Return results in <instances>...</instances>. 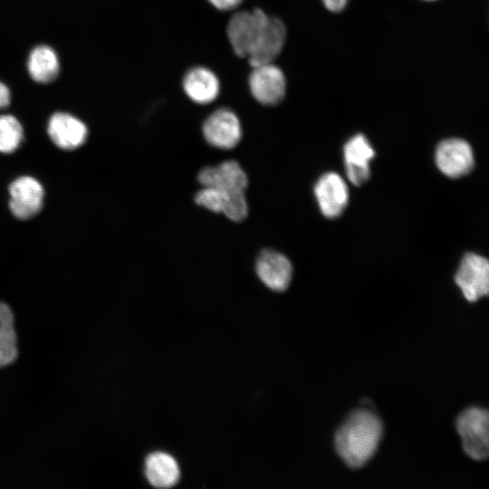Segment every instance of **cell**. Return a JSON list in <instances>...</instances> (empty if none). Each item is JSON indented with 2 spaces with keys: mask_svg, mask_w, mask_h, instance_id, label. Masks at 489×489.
<instances>
[{
  "mask_svg": "<svg viewBox=\"0 0 489 489\" xmlns=\"http://www.w3.org/2000/svg\"><path fill=\"white\" fill-rule=\"evenodd\" d=\"M197 177L203 187H213L234 194H244L248 185L246 173L235 160L206 167L199 171Z\"/></svg>",
  "mask_w": 489,
  "mask_h": 489,
  "instance_id": "cell-11",
  "label": "cell"
},
{
  "mask_svg": "<svg viewBox=\"0 0 489 489\" xmlns=\"http://www.w3.org/2000/svg\"><path fill=\"white\" fill-rule=\"evenodd\" d=\"M269 16L261 9L235 13L227 24V37L234 53L247 58Z\"/></svg>",
  "mask_w": 489,
  "mask_h": 489,
  "instance_id": "cell-3",
  "label": "cell"
},
{
  "mask_svg": "<svg viewBox=\"0 0 489 489\" xmlns=\"http://www.w3.org/2000/svg\"><path fill=\"white\" fill-rule=\"evenodd\" d=\"M186 95L195 103L206 105L219 95L220 82L213 71L197 66L189 69L182 82Z\"/></svg>",
  "mask_w": 489,
  "mask_h": 489,
  "instance_id": "cell-16",
  "label": "cell"
},
{
  "mask_svg": "<svg viewBox=\"0 0 489 489\" xmlns=\"http://www.w3.org/2000/svg\"><path fill=\"white\" fill-rule=\"evenodd\" d=\"M436 163L446 176L455 178L468 174L474 168V153L469 143L460 139L441 141L436 150Z\"/></svg>",
  "mask_w": 489,
  "mask_h": 489,
  "instance_id": "cell-7",
  "label": "cell"
},
{
  "mask_svg": "<svg viewBox=\"0 0 489 489\" xmlns=\"http://www.w3.org/2000/svg\"><path fill=\"white\" fill-rule=\"evenodd\" d=\"M324 6L331 12H340L342 11L349 0H321Z\"/></svg>",
  "mask_w": 489,
  "mask_h": 489,
  "instance_id": "cell-22",
  "label": "cell"
},
{
  "mask_svg": "<svg viewBox=\"0 0 489 489\" xmlns=\"http://www.w3.org/2000/svg\"><path fill=\"white\" fill-rule=\"evenodd\" d=\"M375 152L366 137L357 134L344 146V160L349 179L356 186L369 177V162Z\"/></svg>",
  "mask_w": 489,
  "mask_h": 489,
  "instance_id": "cell-15",
  "label": "cell"
},
{
  "mask_svg": "<svg viewBox=\"0 0 489 489\" xmlns=\"http://www.w3.org/2000/svg\"><path fill=\"white\" fill-rule=\"evenodd\" d=\"M456 428L462 437L463 448L475 460H484L489 452V417L487 410L471 408L456 420Z\"/></svg>",
  "mask_w": 489,
  "mask_h": 489,
  "instance_id": "cell-2",
  "label": "cell"
},
{
  "mask_svg": "<svg viewBox=\"0 0 489 489\" xmlns=\"http://www.w3.org/2000/svg\"><path fill=\"white\" fill-rule=\"evenodd\" d=\"M382 435L380 419L368 409L353 412L336 433V449L351 468L364 465L374 455Z\"/></svg>",
  "mask_w": 489,
  "mask_h": 489,
  "instance_id": "cell-1",
  "label": "cell"
},
{
  "mask_svg": "<svg viewBox=\"0 0 489 489\" xmlns=\"http://www.w3.org/2000/svg\"><path fill=\"white\" fill-rule=\"evenodd\" d=\"M286 34L284 24L279 18L269 16L247 56L252 67L273 62L283 49Z\"/></svg>",
  "mask_w": 489,
  "mask_h": 489,
  "instance_id": "cell-10",
  "label": "cell"
},
{
  "mask_svg": "<svg viewBox=\"0 0 489 489\" xmlns=\"http://www.w3.org/2000/svg\"><path fill=\"white\" fill-rule=\"evenodd\" d=\"M11 101V91L8 86L0 81V110L6 108Z\"/></svg>",
  "mask_w": 489,
  "mask_h": 489,
  "instance_id": "cell-23",
  "label": "cell"
},
{
  "mask_svg": "<svg viewBox=\"0 0 489 489\" xmlns=\"http://www.w3.org/2000/svg\"><path fill=\"white\" fill-rule=\"evenodd\" d=\"M314 193L321 213L328 218L339 216L349 199L345 181L334 172L326 173L319 178Z\"/></svg>",
  "mask_w": 489,
  "mask_h": 489,
  "instance_id": "cell-12",
  "label": "cell"
},
{
  "mask_svg": "<svg viewBox=\"0 0 489 489\" xmlns=\"http://www.w3.org/2000/svg\"><path fill=\"white\" fill-rule=\"evenodd\" d=\"M425 1H435V0H425Z\"/></svg>",
  "mask_w": 489,
  "mask_h": 489,
  "instance_id": "cell-24",
  "label": "cell"
},
{
  "mask_svg": "<svg viewBox=\"0 0 489 489\" xmlns=\"http://www.w3.org/2000/svg\"><path fill=\"white\" fill-rule=\"evenodd\" d=\"M26 68L29 76L35 82L51 83L56 80L61 71L58 53L47 44L36 45L29 53Z\"/></svg>",
  "mask_w": 489,
  "mask_h": 489,
  "instance_id": "cell-17",
  "label": "cell"
},
{
  "mask_svg": "<svg viewBox=\"0 0 489 489\" xmlns=\"http://www.w3.org/2000/svg\"><path fill=\"white\" fill-rule=\"evenodd\" d=\"M24 129L20 121L9 114L0 115V152L12 153L20 146Z\"/></svg>",
  "mask_w": 489,
  "mask_h": 489,
  "instance_id": "cell-20",
  "label": "cell"
},
{
  "mask_svg": "<svg viewBox=\"0 0 489 489\" xmlns=\"http://www.w3.org/2000/svg\"><path fill=\"white\" fill-rule=\"evenodd\" d=\"M203 135L211 146L230 149L235 148L242 138V126L236 114L228 108L213 111L204 121Z\"/></svg>",
  "mask_w": 489,
  "mask_h": 489,
  "instance_id": "cell-5",
  "label": "cell"
},
{
  "mask_svg": "<svg viewBox=\"0 0 489 489\" xmlns=\"http://www.w3.org/2000/svg\"><path fill=\"white\" fill-rule=\"evenodd\" d=\"M9 208L19 219H28L35 216L43 206V188L32 177H21L9 186Z\"/></svg>",
  "mask_w": 489,
  "mask_h": 489,
  "instance_id": "cell-8",
  "label": "cell"
},
{
  "mask_svg": "<svg viewBox=\"0 0 489 489\" xmlns=\"http://www.w3.org/2000/svg\"><path fill=\"white\" fill-rule=\"evenodd\" d=\"M47 132L51 140L60 149H74L86 140V125L67 112L53 113L48 120Z\"/></svg>",
  "mask_w": 489,
  "mask_h": 489,
  "instance_id": "cell-14",
  "label": "cell"
},
{
  "mask_svg": "<svg viewBox=\"0 0 489 489\" xmlns=\"http://www.w3.org/2000/svg\"><path fill=\"white\" fill-rule=\"evenodd\" d=\"M18 355L17 338L11 309L0 302V368L13 363Z\"/></svg>",
  "mask_w": 489,
  "mask_h": 489,
  "instance_id": "cell-19",
  "label": "cell"
},
{
  "mask_svg": "<svg viewBox=\"0 0 489 489\" xmlns=\"http://www.w3.org/2000/svg\"><path fill=\"white\" fill-rule=\"evenodd\" d=\"M145 475L149 483L158 488L175 485L180 475L177 460L165 452H155L145 460Z\"/></svg>",
  "mask_w": 489,
  "mask_h": 489,
  "instance_id": "cell-18",
  "label": "cell"
},
{
  "mask_svg": "<svg viewBox=\"0 0 489 489\" xmlns=\"http://www.w3.org/2000/svg\"><path fill=\"white\" fill-rule=\"evenodd\" d=\"M250 92L262 105L274 106L285 97L286 79L273 62L254 66L248 78Z\"/></svg>",
  "mask_w": 489,
  "mask_h": 489,
  "instance_id": "cell-4",
  "label": "cell"
},
{
  "mask_svg": "<svg viewBox=\"0 0 489 489\" xmlns=\"http://www.w3.org/2000/svg\"><path fill=\"white\" fill-rule=\"evenodd\" d=\"M255 270L264 284L276 292L286 290L292 275L290 260L284 254L269 249L258 255Z\"/></svg>",
  "mask_w": 489,
  "mask_h": 489,
  "instance_id": "cell-13",
  "label": "cell"
},
{
  "mask_svg": "<svg viewBox=\"0 0 489 489\" xmlns=\"http://www.w3.org/2000/svg\"><path fill=\"white\" fill-rule=\"evenodd\" d=\"M214 7L220 11H231L240 5L243 0H207Z\"/></svg>",
  "mask_w": 489,
  "mask_h": 489,
  "instance_id": "cell-21",
  "label": "cell"
},
{
  "mask_svg": "<svg viewBox=\"0 0 489 489\" xmlns=\"http://www.w3.org/2000/svg\"><path fill=\"white\" fill-rule=\"evenodd\" d=\"M195 201L212 212L224 214L235 222L243 221L248 214L244 194L229 193L213 187H203L195 196Z\"/></svg>",
  "mask_w": 489,
  "mask_h": 489,
  "instance_id": "cell-9",
  "label": "cell"
},
{
  "mask_svg": "<svg viewBox=\"0 0 489 489\" xmlns=\"http://www.w3.org/2000/svg\"><path fill=\"white\" fill-rule=\"evenodd\" d=\"M465 298L476 302L489 292V263L486 258L474 253L466 254L455 277Z\"/></svg>",
  "mask_w": 489,
  "mask_h": 489,
  "instance_id": "cell-6",
  "label": "cell"
}]
</instances>
